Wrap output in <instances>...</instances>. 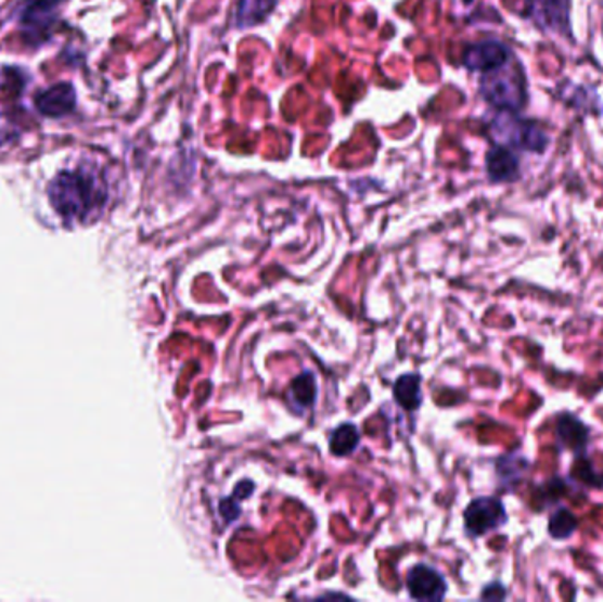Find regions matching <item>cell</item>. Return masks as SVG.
Wrapping results in <instances>:
<instances>
[{
    "label": "cell",
    "mask_w": 603,
    "mask_h": 602,
    "mask_svg": "<svg viewBox=\"0 0 603 602\" xmlns=\"http://www.w3.org/2000/svg\"><path fill=\"white\" fill-rule=\"evenodd\" d=\"M572 0H529L528 16L543 33L570 38Z\"/></svg>",
    "instance_id": "cell-6"
},
{
    "label": "cell",
    "mask_w": 603,
    "mask_h": 602,
    "mask_svg": "<svg viewBox=\"0 0 603 602\" xmlns=\"http://www.w3.org/2000/svg\"><path fill=\"white\" fill-rule=\"evenodd\" d=\"M394 399L408 412H415L422 407L424 396H422V379L419 373H406L396 380Z\"/></svg>",
    "instance_id": "cell-13"
},
{
    "label": "cell",
    "mask_w": 603,
    "mask_h": 602,
    "mask_svg": "<svg viewBox=\"0 0 603 602\" xmlns=\"http://www.w3.org/2000/svg\"><path fill=\"white\" fill-rule=\"evenodd\" d=\"M556 438L566 451L585 454L589 444V430L579 418L563 413L556 422Z\"/></svg>",
    "instance_id": "cell-11"
},
{
    "label": "cell",
    "mask_w": 603,
    "mask_h": 602,
    "mask_svg": "<svg viewBox=\"0 0 603 602\" xmlns=\"http://www.w3.org/2000/svg\"><path fill=\"white\" fill-rule=\"evenodd\" d=\"M406 587L415 601H444L447 598V579L431 565L416 564L408 571Z\"/></svg>",
    "instance_id": "cell-7"
},
{
    "label": "cell",
    "mask_w": 603,
    "mask_h": 602,
    "mask_svg": "<svg viewBox=\"0 0 603 602\" xmlns=\"http://www.w3.org/2000/svg\"><path fill=\"white\" fill-rule=\"evenodd\" d=\"M489 133L496 145L517 151L543 154L549 148V135L535 120L521 119L514 112H500L490 123Z\"/></svg>",
    "instance_id": "cell-3"
},
{
    "label": "cell",
    "mask_w": 603,
    "mask_h": 602,
    "mask_svg": "<svg viewBox=\"0 0 603 602\" xmlns=\"http://www.w3.org/2000/svg\"><path fill=\"white\" fill-rule=\"evenodd\" d=\"M529 461L524 458V456L517 454H506L501 456L498 463H496V472H498V477L503 481L506 486H512V484L518 483L523 479V475L528 472Z\"/></svg>",
    "instance_id": "cell-15"
},
{
    "label": "cell",
    "mask_w": 603,
    "mask_h": 602,
    "mask_svg": "<svg viewBox=\"0 0 603 602\" xmlns=\"http://www.w3.org/2000/svg\"><path fill=\"white\" fill-rule=\"evenodd\" d=\"M509 522L503 502L496 497L473 498L464 511V528L473 539L500 530Z\"/></svg>",
    "instance_id": "cell-4"
},
{
    "label": "cell",
    "mask_w": 603,
    "mask_h": 602,
    "mask_svg": "<svg viewBox=\"0 0 603 602\" xmlns=\"http://www.w3.org/2000/svg\"><path fill=\"white\" fill-rule=\"evenodd\" d=\"M577 527H579V522L574 516V512L565 508L557 509L549 520V534H551L552 539H557V541L570 539L577 531Z\"/></svg>",
    "instance_id": "cell-17"
},
{
    "label": "cell",
    "mask_w": 603,
    "mask_h": 602,
    "mask_svg": "<svg viewBox=\"0 0 603 602\" xmlns=\"http://www.w3.org/2000/svg\"><path fill=\"white\" fill-rule=\"evenodd\" d=\"M514 57V52L510 50L509 44L501 43V41H484V43L467 48L462 57V64L470 72H478L484 75V73L500 69Z\"/></svg>",
    "instance_id": "cell-8"
},
{
    "label": "cell",
    "mask_w": 603,
    "mask_h": 602,
    "mask_svg": "<svg viewBox=\"0 0 603 602\" xmlns=\"http://www.w3.org/2000/svg\"><path fill=\"white\" fill-rule=\"evenodd\" d=\"M506 593H509L506 587L501 585L500 581H495V584H489L482 590L480 598L490 599V601H503V599L506 598Z\"/></svg>",
    "instance_id": "cell-19"
},
{
    "label": "cell",
    "mask_w": 603,
    "mask_h": 602,
    "mask_svg": "<svg viewBox=\"0 0 603 602\" xmlns=\"http://www.w3.org/2000/svg\"><path fill=\"white\" fill-rule=\"evenodd\" d=\"M480 92L484 100L500 112H521L528 103V84L517 59H512L500 69L484 73Z\"/></svg>",
    "instance_id": "cell-2"
},
{
    "label": "cell",
    "mask_w": 603,
    "mask_h": 602,
    "mask_svg": "<svg viewBox=\"0 0 603 602\" xmlns=\"http://www.w3.org/2000/svg\"><path fill=\"white\" fill-rule=\"evenodd\" d=\"M76 105L75 89L69 84L50 87L36 98V108L50 119H59L72 114Z\"/></svg>",
    "instance_id": "cell-9"
},
{
    "label": "cell",
    "mask_w": 603,
    "mask_h": 602,
    "mask_svg": "<svg viewBox=\"0 0 603 602\" xmlns=\"http://www.w3.org/2000/svg\"><path fill=\"white\" fill-rule=\"evenodd\" d=\"M317 376L312 375L311 371H306V373H302L293 380L290 390H287L290 407L293 408V412L297 413H304L312 408V405L317 401Z\"/></svg>",
    "instance_id": "cell-12"
},
{
    "label": "cell",
    "mask_w": 603,
    "mask_h": 602,
    "mask_svg": "<svg viewBox=\"0 0 603 602\" xmlns=\"http://www.w3.org/2000/svg\"><path fill=\"white\" fill-rule=\"evenodd\" d=\"M275 5V0H241L236 10V24L241 27H251L269 15Z\"/></svg>",
    "instance_id": "cell-16"
},
{
    "label": "cell",
    "mask_w": 603,
    "mask_h": 602,
    "mask_svg": "<svg viewBox=\"0 0 603 602\" xmlns=\"http://www.w3.org/2000/svg\"><path fill=\"white\" fill-rule=\"evenodd\" d=\"M64 2L66 0H27L20 15V29L29 43H43L50 36L57 10Z\"/></svg>",
    "instance_id": "cell-5"
},
{
    "label": "cell",
    "mask_w": 603,
    "mask_h": 602,
    "mask_svg": "<svg viewBox=\"0 0 603 602\" xmlns=\"http://www.w3.org/2000/svg\"><path fill=\"white\" fill-rule=\"evenodd\" d=\"M219 511H221V516L224 517V522L233 523L241 516V505H239V498L227 497L222 498L221 503H219Z\"/></svg>",
    "instance_id": "cell-18"
},
{
    "label": "cell",
    "mask_w": 603,
    "mask_h": 602,
    "mask_svg": "<svg viewBox=\"0 0 603 602\" xmlns=\"http://www.w3.org/2000/svg\"><path fill=\"white\" fill-rule=\"evenodd\" d=\"M48 198L66 221H86L103 205L104 191L89 174L61 171L48 185Z\"/></svg>",
    "instance_id": "cell-1"
},
{
    "label": "cell",
    "mask_w": 603,
    "mask_h": 602,
    "mask_svg": "<svg viewBox=\"0 0 603 602\" xmlns=\"http://www.w3.org/2000/svg\"><path fill=\"white\" fill-rule=\"evenodd\" d=\"M329 446H331L332 454L337 456V458L354 454L360 446L359 427L351 422H345V424L335 427L334 432L331 433V438H329Z\"/></svg>",
    "instance_id": "cell-14"
},
{
    "label": "cell",
    "mask_w": 603,
    "mask_h": 602,
    "mask_svg": "<svg viewBox=\"0 0 603 602\" xmlns=\"http://www.w3.org/2000/svg\"><path fill=\"white\" fill-rule=\"evenodd\" d=\"M486 168L490 181L498 182V184L521 179L518 157L515 156L512 149L504 148V145H495L487 152Z\"/></svg>",
    "instance_id": "cell-10"
}]
</instances>
